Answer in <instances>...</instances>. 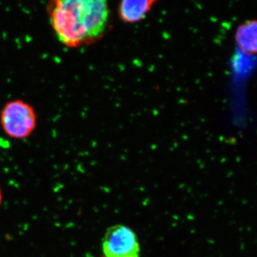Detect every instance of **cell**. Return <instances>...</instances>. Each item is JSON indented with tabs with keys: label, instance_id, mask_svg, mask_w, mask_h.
<instances>
[{
	"label": "cell",
	"instance_id": "obj_3",
	"mask_svg": "<svg viewBox=\"0 0 257 257\" xmlns=\"http://www.w3.org/2000/svg\"><path fill=\"white\" fill-rule=\"evenodd\" d=\"M104 257H140L136 234L124 225L109 228L103 239Z\"/></svg>",
	"mask_w": 257,
	"mask_h": 257
},
{
	"label": "cell",
	"instance_id": "obj_4",
	"mask_svg": "<svg viewBox=\"0 0 257 257\" xmlns=\"http://www.w3.org/2000/svg\"><path fill=\"white\" fill-rule=\"evenodd\" d=\"M234 40L243 54L257 55V19H249L240 23L235 31Z\"/></svg>",
	"mask_w": 257,
	"mask_h": 257
},
{
	"label": "cell",
	"instance_id": "obj_5",
	"mask_svg": "<svg viewBox=\"0 0 257 257\" xmlns=\"http://www.w3.org/2000/svg\"><path fill=\"white\" fill-rule=\"evenodd\" d=\"M155 1L151 0H124L119 6L120 18L126 23H135L141 21L152 10Z\"/></svg>",
	"mask_w": 257,
	"mask_h": 257
},
{
	"label": "cell",
	"instance_id": "obj_1",
	"mask_svg": "<svg viewBox=\"0 0 257 257\" xmlns=\"http://www.w3.org/2000/svg\"><path fill=\"white\" fill-rule=\"evenodd\" d=\"M47 11L57 39L67 47L96 41L109 23V6L104 0H55Z\"/></svg>",
	"mask_w": 257,
	"mask_h": 257
},
{
	"label": "cell",
	"instance_id": "obj_6",
	"mask_svg": "<svg viewBox=\"0 0 257 257\" xmlns=\"http://www.w3.org/2000/svg\"><path fill=\"white\" fill-rule=\"evenodd\" d=\"M2 199H3V197H2L1 189H0V204H1L2 203Z\"/></svg>",
	"mask_w": 257,
	"mask_h": 257
},
{
	"label": "cell",
	"instance_id": "obj_2",
	"mask_svg": "<svg viewBox=\"0 0 257 257\" xmlns=\"http://www.w3.org/2000/svg\"><path fill=\"white\" fill-rule=\"evenodd\" d=\"M0 123L3 131L10 138L24 140L36 128V111L31 104L22 99L10 101L1 111Z\"/></svg>",
	"mask_w": 257,
	"mask_h": 257
}]
</instances>
